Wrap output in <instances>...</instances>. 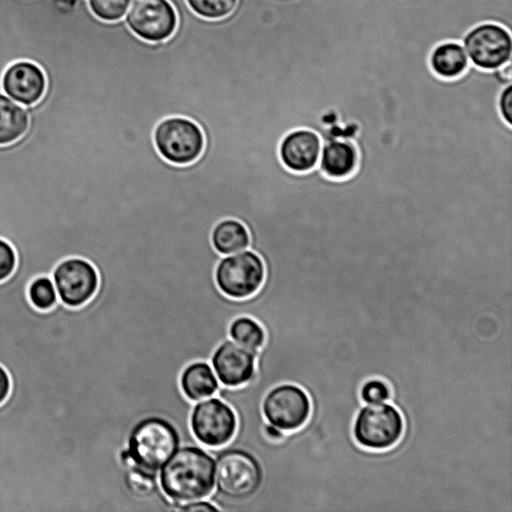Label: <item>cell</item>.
<instances>
[{"mask_svg": "<svg viewBox=\"0 0 512 512\" xmlns=\"http://www.w3.org/2000/svg\"><path fill=\"white\" fill-rule=\"evenodd\" d=\"M29 117L25 107L0 93V145L12 143L27 130Z\"/></svg>", "mask_w": 512, "mask_h": 512, "instance_id": "obj_20", "label": "cell"}, {"mask_svg": "<svg viewBox=\"0 0 512 512\" xmlns=\"http://www.w3.org/2000/svg\"><path fill=\"white\" fill-rule=\"evenodd\" d=\"M311 409L308 393L295 383H283L272 388L262 403L268 424L283 432L302 428L310 417Z\"/></svg>", "mask_w": 512, "mask_h": 512, "instance_id": "obj_9", "label": "cell"}, {"mask_svg": "<svg viewBox=\"0 0 512 512\" xmlns=\"http://www.w3.org/2000/svg\"><path fill=\"white\" fill-rule=\"evenodd\" d=\"M498 109L502 118L512 125V83L501 90L498 98Z\"/></svg>", "mask_w": 512, "mask_h": 512, "instance_id": "obj_28", "label": "cell"}, {"mask_svg": "<svg viewBox=\"0 0 512 512\" xmlns=\"http://www.w3.org/2000/svg\"><path fill=\"white\" fill-rule=\"evenodd\" d=\"M179 510L185 511V512H210V511H218L219 508L210 502L196 500V501L186 502L184 505L180 506Z\"/></svg>", "mask_w": 512, "mask_h": 512, "instance_id": "obj_29", "label": "cell"}, {"mask_svg": "<svg viewBox=\"0 0 512 512\" xmlns=\"http://www.w3.org/2000/svg\"><path fill=\"white\" fill-rule=\"evenodd\" d=\"M16 253L12 245L0 238V282L10 277L16 267Z\"/></svg>", "mask_w": 512, "mask_h": 512, "instance_id": "obj_27", "label": "cell"}, {"mask_svg": "<svg viewBox=\"0 0 512 512\" xmlns=\"http://www.w3.org/2000/svg\"><path fill=\"white\" fill-rule=\"evenodd\" d=\"M125 22L141 40L157 43L175 33L178 16L169 0H132Z\"/></svg>", "mask_w": 512, "mask_h": 512, "instance_id": "obj_12", "label": "cell"}, {"mask_svg": "<svg viewBox=\"0 0 512 512\" xmlns=\"http://www.w3.org/2000/svg\"><path fill=\"white\" fill-rule=\"evenodd\" d=\"M432 71L442 79H455L468 68L470 61L462 43L444 41L437 44L429 56Z\"/></svg>", "mask_w": 512, "mask_h": 512, "instance_id": "obj_17", "label": "cell"}, {"mask_svg": "<svg viewBox=\"0 0 512 512\" xmlns=\"http://www.w3.org/2000/svg\"><path fill=\"white\" fill-rule=\"evenodd\" d=\"M127 488L136 496L151 495L156 488L155 473L132 465L125 474Z\"/></svg>", "mask_w": 512, "mask_h": 512, "instance_id": "obj_24", "label": "cell"}, {"mask_svg": "<svg viewBox=\"0 0 512 512\" xmlns=\"http://www.w3.org/2000/svg\"><path fill=\"white\" fill-rule=\"evenodd\" d=\"M160 470L161 489L175 502L202 500L214 489L215 461L199 447H178Z\"/></svg>", "mask_w": 512, "mask_h": 512, "instance_id": "obj_2", "label": "cell"}, {"mask_svg": "<svg viewBox=\"0 0 512 512\" xmlns=\"http://www.w3.org/2000/svg\"><path fill=\"white\" fill-rule=\"evenodd\" d=\"M10 389V376L6 369L0 364V405L7 399Z\"/></svg>", "mask_w": 512, "mask_h": 512, "instance_id": "obj_30", "label": "cell"}, {"mask_svg": "<svg viewBox=\"0 0 512 512\" xmlns=\"http://www.w3.org/2000/svg\"><path fill=\"white\" fill-rule=\"evenodd\" d=\"M265 433L271 440H280L284 436V432L280 429L268 424L265 427Z\"/></svg>", "mask_w": 512, "mask_h": 512, "instance_id": "obj_31", "label": "cell"}, {"mask_svg": "<svg viewBox=\"0 0 512 512\" xmlns=\"http://www.w3.org/2000/svg\"><path fill=\"white\" fill-rule=\"evenodd\" d=\"M321 140L312 130L298 128L287 133L278 148L282 164L290 171L302 173L317 166Z\"/></svg>", "mask_w": 512, "mask_h": 512, "instance_id": "obj_15", "label": "cell"}, {"mask_svg": "<svg viewBox=\"0 0 512 512\" xmlns=\"http://www.w3.org/2000/svg\"><path fill=\"white\" fill-rule=\"evenodd\" d=\"M153 142L159 155L174 165H187L196 161L205 146L200 126L182 116L160 120L153 130Z\"/></svg>", "mask_w": 512, "mask_h": 512, "instance_id": "obj_7", "label": "cell"}, {"mask_svg": "<svg viewBox=\"0 0 512 512\" xmlns=\"http://www.w3.org/2000/svg\"><path fill=\"white\" fill-rule=\"evenodd\" d=\"M359 397L363 403L386 402L391 398V388L381 378H369L359 389Z\"/></svg>", "mask_w": 512, "mask_h": 512, "instance_id": "obj_26", "label": "cell"}, {"mask_svg": "<svg viewBox=\"0 0 512 512\" xmlns=\"http://www.w3.org/2000/svg\"><path fill=\"white\" fill-rule=\"evenodd\" d=\"M262 481V467L248 451L229 448L217 455L215 484L222 497L237 501L245 500L258 491Z\"/></svg>", "mask_w": 512, "mask_h": 512, "instance_id": "obj_5", "label": "cell"}, {"mask_svg": "<svg viewBox=\"0 0 512 512\" xmlns=\"http://www.w3.org/2000/svg\"><path fill=\"white\" fill-rule=\"evenodd\" d=\"M47 79L36 64L20 61L9 66L4 72L1 87L4 93L24 106L37 103L44 95Z\"/></svg>", "mask_w": 512, "mask_h": 512, "instance_id": "obj_14", "label": "cell"}, {"mask_svg": "<svg viewBox=\"0 0 512 512\" xmlns=\"http://www.w3.org/2000/svg\"><path fill=\"white\" fill-rule=\"evenodd\" d=\"M180 444L175 426L167 419L149 416L131 430L127 449L122 456L132 464L156 472L165 464Z\"/></svg>", "mask_w": 512, "mask_h": 512, "instance_id": "obj_3", "label": "cell"}, {"mask_svg": "<svg viewBox=\"0 0 512 512\" xmlns=\"http://www.w3.org/2000/svg\"><path fill=\"white\" fill-rule=\"evenodd\" d=\"M52 280L59 300L71 308L89 302L99 286L97 270L89 261L80 257L60 261L52 272Z\"/></svg>", "mask_w": 512, "mask_h": 512, "instance_id": "obj_10", "label": "cell"}, {"mask_svg": "<svg viewBox=\"0 0 512 512\" xmlns=\"http://www.w3.org/2000/svg\"><path fill=\"white\" fill-rule=\"evenodd\" d=\"M194 14L210 20L229 16L237 7L238 0H185Z\"/></svg>", "mask_w": 512, "mask_h": 512, "instance_id": "obj_23", "label": "cell"}, {"mask_svg": "<svg viewBox=\"0 0 512 512\" xmlns=\"http://www.w3.org/2000/svg\"><path fill=\"white\" fill-rule=\"evenodd\" d=\"M358 152L348 140L336 139L321 145L317 166L328 177L342 179L356 170Z\"/></svg>", "mask_w": 512, "mask_h": 512, "instance_id": "obj_16", "label": "cell"}, {"mask_svg": "<svg viewBox=\"0 0 512 512\" xmlns=\"http://www.w3.org/2000/svg\"><path fill=\"white\" fill-rule=\"evenodd\" d=\"M256 352L227 340L213 353L211 362L219 381L227 387H239L254 376Z\"/></svg>", "mask_w": 512, "mask_h": 512, "instance_id": "obj_13", "label": "cell"}, {"mask_svg": "<svg viewBox=\"0 0 512 512\" xmlns=\"http://www.w3.org/2000/svg\"><path fill=\"white\" fill-rule=\"evenodd\" d=\"M229 334L235 342L255 352L262 347L266 338L263 327L248 316H241L233 320Z\"/></svg>", "mask_w": 512, "mask_h": 512, "instance_id": "obj_21", "label": "cell"}, {"mask_svg": "<svg viewBox=\"0 0 512 512\" xmlns=\"http://www.w3.org/2000/svg\"><path fill=\"white\" fill-rule=\"evenodd\" d=\"M462 45L470 63L483 70H495L511 61V32L497 23L474 26L463 37Z\"/></svg>", "mask_w": 512, "mask_h": 512, "instance_id": "obj_8", "label": "cell"}, {"mask_svg": "<svg viewBox=\"0 0 512 512\" xmlns=\"http://www.w3.org/2000/svg\"><path fill=\"white\" fill-rule=\"evenodd\" d=\"M264 279V263L249 248L222 256L214 269V281L218 290L234 300H244L255 295Z\"/></svg>", "mask_w": 512, "mask_h": 512, "instance_id": "obj_6", "label": "cell"}, {"mask_svg": "<svg viewBox=\"0 0 512 512\" xmlns=\"http://www.w3.org/2000/svg\"><path fill=\"white\" fill-rule=\"evenodd\" d=\"M180 386L184 395L192 401L208 398L219 388L213 369L202 361L191 363L183 370Z\"/></svg>", "mask_w": 512, "mask_h": 512, "instance_id": "obj_18", "label": "cell"}, {"mask_svg": "<svg viewBox=\"0 0 512 512\" xmlns=\"http://www.w3.org/2000/svg\"><path fill=\"white\" fill-rule=\"evenodd\" d=\"M211 243L221 256L230 255L248 249L250 235L241 221L224 218L214 225L211 232Z\"/></svg>", "mask_w": 512, "mask_h": 512, "instance_id": "obj_19", "label": "cell"}, {"mask_svg": "<svg viewBox=\"0 0 512 512\" xmlns=\"http://www.w3.org/2000/svg\"><path fill=\"white\" fill-rule=\"evenodd\" d=\"M190 426L200 443L208 447H221L234 437L237 417L227 403L219 398H209L194 406Z\"/></svg>", "mask_w": 512, "mask_h": 512, "instance_id": "obj_11", "label": "cell"}, {"mask_svg": "<svg viewBox=\"0 0 512 512\" xmlns=\"http://www.w3.org/2000/svg\"><path fill=\"white\" fill-rule=\"evenodd\" d=\"M131 0H88L93 14L100 20L115 22L126 14Z\"/></svg>", "mask_w": 512, "mask_h": 512, "instance_id": "obj_25", "label": "cell"}, {"mask_svg": "<svg viewBox=\"0 0 512 512\" xmlns=\"http://www.w3.org/2000/svg\"><path fill=\"white\" fill-rule=\"evenodd\" d=\"M404 419L396 406L386 402L367 403L357 412L352 436L362 448L382 451L393 448L402 438Z\"/></svg>", "mask_w": 512, "mask_h": 512, "instance_id": "obj_4", "label": "cell"}, {"mask_svg": "<svg viewBox=\"0 0 512 512\" xmlns=\"http://www.w3.org/2000/svg\"><path fill=\"white\" fill-rule=\"evenodd\" d=\"M389 101L380 60L351 0H307L264 32V63H226L199 121L191 164L203 191L264 203L296 185L278 154L292 130L358 151L382 135Z\"/></svg>", "mask_w": 512, "mask_h": 512, "instance_id": "obj_1", "label": "cell"}, {"mask_svg": "<svg viewBox=\"0 0 512 512\" xmlns=\"http://www.w3.org/2000/svg\"><path fill=\"white\" fill-rule=\"evenodd\" d=\"M27 296L32 306L40 311L50 310L59 300L52 278L44 275L29 283Z\"/></svg>", "mask_w": 512, "mask_h": 512, "instance_id": "obj_22", "label": "cell"}]
</instances>
